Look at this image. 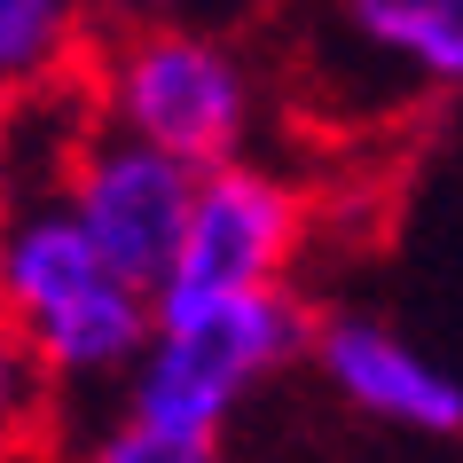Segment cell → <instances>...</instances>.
<instances>
[{"instance_id":"cell-10","label":"cell","mask_w":463,"mask_h":463,"mask_svg":"<svg viewBox=\"0 0 463 463\" xmlns=\"http://www.w3.org/2000/svg\"><path fill=\"white\" fill-rule=\"evenodd\" d=\"M79 463H220V439H189V432H157V424H134V416H110Z\"/></svg>"},{"instance_id":"cell-1","label":"cell","mask_w":463,"mask_h":463,"mask_svg":"<svg viewBox=\"0 0 463 463\" xmlns=\"http://www.w3.org/2000/svg\"><path fill=\"white\" fill-rule=\"evenodd\" d=\"M0 307L16 315L55 392H126L157 338V298L102 260L63 196H16L0 220Z\"/></svg>"},{"instance_id":"cell-11","label":"cell","mask_w":463,"mask_h":463,"mask_svg":"<svg viewBox=\"0 0 463 463\" xmlns=\"http://www.w3.org/2000/svg\"><path fill=\"white\" fill-rule=\"evenodd\" d=\"M16 213V173H8V134H0V220Z\"/></svg>"},{"instance_id":"cell-5","label":"cell","mask_w":463,"mask_h":463,"mask_svg":"<svg viewBox=\"0 0 463 463\" xmlns=\"http://www.w3.org/2000/svg\"><path fill=\"white\" fill-rule=\"evenodd\" d=\"M196 181H204V173L173 165L165 149L134 142L118 126H95V142L71 157V173H63L55 196H63V213L95 236L102 260H110L126 283H142V291L157 298L165 275H173V260H181V244H189Z\"/></svg>"},{"instance_id":"cell-7","label":"cell","mask_w":463,"mask_h":463,"mask_svg":"<svg viewBox=\"0 0 463 463\" xmlns=\"http://www.w3.org/2000/svg\"><path fill=\"white\" fill-rule=\"evenodd\" d=\"M338 32L416 87H463V0H354Z\"/></svg>"},{"instance_id":"cell-4","label":"cell","mask_w":463,"mask_h":463,"mask_svg":"<svg viewBox=\"0 0 463 463\" xmlns=\"http://www.w3.org/2000/svg\"><path fill=\"white\" fill-rule=\"evenodd\" d=\"M298 251H307V196H298L291 173L260 165V157L204 173L189 244H181L165 291H157V322H196V315L236 307V298L291 291Z\"/></svg>"},{"instance_id":"cell-9","label":"cell","mask_w":463,"mask_h":463,"mask_svg":"<svg viewBox=\"0 0 463 463\" xmlns=\"http://www.w3.org/2000/svg\"><path fill=\"white\" fill-rule=\"evenodd\" d=\"M55 409V385L48 369H40V354L24 345V330H16V315L0 307V463H16L40 439V424H48Z\"/></svg>"},{"instance_id":"cell-6","label":"cell","mask_w":463,"mask_h":463,"mask_svg":"<svg viewBox=\"0 0 463 463\" xmlns=\"http://www.w3.org/2000/svg\"><path fill=\"white\" fill-rule=\"evenodd\" d=\"M315 369L345 409L416 439H463V377L377 315H330L315 330Z\"/></svg>"},{"instance_id":"cell-8","label":"cell","mask_w":463,"mask_h":463,"mask_svg":"<svg viewBox=\"0 0 463 463\" xmlns=\"http://www.w3.org/2000/svg\"><path fill=\"white\" fill-rule=\"evenodd\" d=\"M79 8L63 0H0V110L40 102L79 79Z\"/></svg>"},{"instance_id":"cell-2","label":"cell","mask_w":463,"mask_h":463,"mask_svg":"<svg viewBox=\"0 0 463 463\" xmlns=\"http://www.w3.org/2000/svg\"><path fill=\"white\" fill-rule=\"evenodd\" d=\"M95 102L102 126L165 149L189 173L236 165L260 126V87L244 55L196 24H134L126 40H110L95 55Z\"/></svg>"},{"instance_id":"cell-3","label":"cell","mask_w":463,"mask_h":463,"mask_svg":"<svg viewBox=\"0 0 463 463\" xmlns=\"http://www.w3.org/2000/svg\"><path fill=\"white\" fill-rule=\"evenodd\" d=\"M315 330L322 322L298 307V291H260L196 322H157L149 354L134 362L118 392V416L157 424V432L220 439L228 416L268 377H283L291 362H315Z\"/></svg>"}]
</instances>
